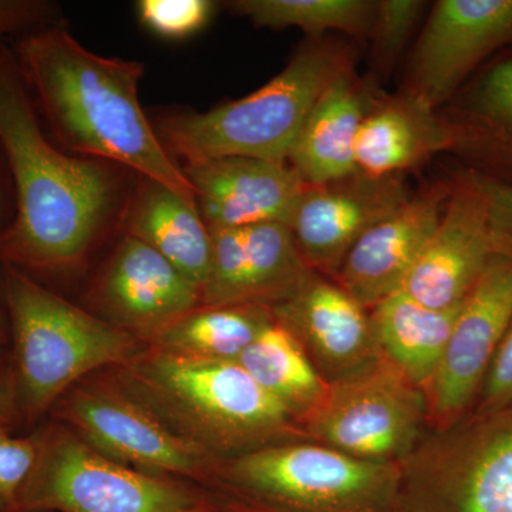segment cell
<instances>
[{
	"label": "cell",
	"instance_id": "obj_34",
	"mask_svg": "<svg viewBox=\"0 0 512 512\" xmlns=\"http://www.w3.org/2000/svg\"><path fill=\"white\" fill-rule=\"evenodd\" d=\"M18 424V393L12 356H6L0 349V430L13 431Z\"/></svg>",
	"mask_w": 512,
	"mask_h": 512
},
{
	"label": "cell",
	"instance_id": "obj_23",
	"mask_svg": "<svg viewBox=\"0 0 512 512\" xmlns=\"http://www.w3.org/2000/svg\"><path fill=\"white\" fill-rule=\"evenodd\" d=\"M274 320L271 308L258 303L200 305L161 333L148 348L191 362L237 363Z\"/></svg>",
	"mask_w": 512,
	"mask_h": 512
},
{
	"label": "cell",
	"instance_id": "obj_30",
	"mask_svg": "<svg viewBox=\"0 0 512 512\" xmlns=\"http://www.w3.org/2000/svg\"><path fill=\"white\" fill-rule=\"evenodd\" d=\"M37 456L35 433L15 436L0 430V512H16L19 495L26 484Z\"/></svg>",
	"mask_w": 512,
	"mask_h": 512
},
{
	"label": "cell",
	"instance_id": "obj_13",
	"mask_svg": "<svg viewBox=\"0 0 512 512\" xmlns=\"http://www.w3.org/2000/svg\"><path fill=\"white\" fill-rule=\"evenodd\" d=\"M412 197L399 175L372 177L356 171L320 185H306L289 228L303 261L335 279L350 249Z\"/></svg>",
	"mask_w": 512,
	"mask_h": 512
},
{
	"label": "cell",
	"instance_id": "obj_14",
	"mask_svg": "<svg viewBox=\"0 0 512 512\" xmlns=\"http://www.w3.org/2000/svg\"><path fill=\"white\" fill-rule=\"evenodd\" d=\"M94 315L146 346L201 305V291L153 248L126 235L90 292Z\"/></svg>",
	"mask_w": 512,
	"mask_h": 512
},
{
	"label": "cell",
	"instance_id": "obj_11",
	"mask_svg": "<svg viewBox=\"0 0 512 512\" xmlns=\"http://www.w3.org/2000/svg\"><path fill=\"white\" fill-rule=\"evenodd\" d=\"M511 320L512 258L493 252L461 303L439 370L427 390L430 429H443L474 409Z\"/></svg>",
	"mask_w": 512,
	"mask_h": 512
},
{
	"label": "cell",
	"instance_id": "obj_8",
	"mask_svg": "<svg viewBox=\"0 0 512 512\" xmlns=\"http://www.w3.org/2000/svg\"><path fill=\"white\" fill-rule=\"evenodd\" d=\"M400 512H512V406L427 431L400 464Z\"/></svg>",
	"mask_w": 512,
	"mask_h": 512
},
{
	"label": "cell",
	"instance_id": "obj_32",
	"mask_svg": "<svg viewBox=\"0 0 512 512\" xmlns=\"http://www.w3.org/2000/svg\"><path fill=\"white\" fill-rule=\"evenodd\" d=\"M57 23L55 3L45 0H0V47L10 37L22 39Z\"/></svg>",
	"mask_w": 512,
	"mask_h": 512
},
{
	"label": "cell",
	"instance_id": "obj_24",
	"mask_svg": "<svg viewBox=\"0 0 512 512\" xmlns=\"http://www.w3.org/2000/svg\"><path fill=\"white\" fill-rule=\"evenodd\" d=\"M237 363L298 421L301 429L328 397L329 384L298 340L276 320L259 333Z\"/></svg>",
	"mask_w": 512,
	"mask_h": 512
},
{
	"label": "cell",
	"instance_id": "obj_12",
	"mask_svg": "<svg viewBox=\"0 0 512 512\" xmlns=\"http://www.w3.org/2000/svg\"><path fill=\"white\" fill-rule=\"evenodd\" d=\"M512 46V0H440L410 69V96L436 110L478 66Z\"/></svg>",
	"mask_w": 512,
	"mask_h": 512
},
{
	"label": "cell",
	"instance_id": "obj_37",
	"mask_svg": "<svg viewBox=\"0 0 512 512\" xmlns=\"http://www.w3.org/2000/svg\"><path fill=\"white\" fill-rule=\"evenodd\" d=\"M0 338H2V330H0Z\"/></svg>",
	"mask_w": 512,
	"mask_h": 512
},
{
	"label": "cell",
	"instance_id": "obj_21",
	"mask_svg": "<svg viewBox=\"0 0 512 512\" xmlns=\"http://www.w3.org/2000/svg\"><path fill=\"white\" fill-rule=\"evenodd\" d=\"M127 235L167 259L202 292L211 265V235L197 204L143 178L126 215Z\"/></svg>",
	"mask_w": 512,
	"mask_h": 512
},
{
	"label": "cell",
	"instance_id": "obj_35",
	"mask_svg": "<svg viewBox=\"0 0 512 512\" xmlns=\"http://www.w3.org/2000/svg\"><path fill=\"white\" fill-rule=\"evenodd\" d=\"M188 512H268L239 495L211 485L207 497L194 510Z\"/></svg>",
	"mask_w": 512,
	"mask_h": 512
},
{
	"label": "cell",
	"instance_id": "obj_19",
	"mask_svg": "<svg viewBox=\"0 0 512 512\" xmlns=\"http://www.w3.org/2000/svg\"><path fill=\"white\" fill-rule=\"evenodd\" d=\"M460 147L453 121L439 119L434 110L404 94L370 106L356 138V168L372 177H390Z\"/></svg>",
	"mask_w": 512,
	"mask_h": 512
},
{
	"label": "cell",
	"instance_id": "obj_7",
	"mask_svg": "<svg viewBox=\"0 0 512 512\" xmlns=\"http://www.w3.org/2000/svg\"><path fill=\"white\" fill-rule=\"evenodd\" d=\"M33 433L35 466L16 512H188L211 488L123 466L53 419Z\"/></svg>",
	"mask_w": 512,
	"mask_h": 512
},
{
	"label": "cell",
	"instance_id": "obj_22",
	"mask_svg": "<svg viewBox=\"0 0 512 512\" xmlns=\"http://www.w3.org/2000/svg\"><path fill=\"white\" fill-rule=\"evenodd\" d=\"M460 306L437 311L399 291L370 309L383 356L426 393L439 370Z\"/></svg>",
	"mask_w": 512,
	"mask_h": 512
},
{
	"label": "cell",
	"instance_id": "obj_28",
	"mask_svg": "<svg viewBox=\"0 0 512 512\" xmlns=\"http://www.w3.org/2000/svg\"><path fill=\"white\" fill-rule=\"evenodd\" d=\"M215 3L210 0H141L137 3L141 23L165 39H184L200 32L210 22Z\"/></svg>",
	"mask_w": 512,
	"mask_h": 512
},
{
	"label": "cell",
	"instance_id": "obj_5",
	"mask_svg": "<svg viewBox=\"0 0 512 512\" xmlns=\"http://www.w3.org/2000/svg\"><path fill=\"white\" fill-rule=\"evenodd\" d=\"M349 72L342 49L313 43L296 53L271 82L244 99L207 113L170 116L158 126L168 153L185 164L225 157L288 163L296 138L322 93Z\"/></svg>",
	"mask_w": 512,
	"mask_h": 512
},
{
	"label": "cell",
	"instance_id": "obj_20",
	"mask_svg": "<svg viewBox=\"0 0 512 512\" xmlns=\"http://www.w3.org/2000/svg\"><path fill=\"white\" fill-rule=\"evenodd\" d=\"M370 106L350 70L322 93L289 153L288 163L303 183L326 184L356 173V138Z\"/></svg>",
	"mask_w": 512,
	"mask_h": 512
},
{
	"label": "cell",
	"instance_id": "obj_25",
	"mask_svg": "<svg viewBox=\"0 0 512 512\" xmlns=\"http://www.w3.org/2000/svg\"><path fill=\"white\" fill-rule=\"evenodd\" d=\"M461 147L490 164L512 170V56L491 64L464 97L454 120Z\"/></svg>",
	"mask_w": 512,
	"mask_h": 512
},
{
	"label": "cell",
	"instance_id": "obj_15",
	"mask_svg": "<svg viewBox=\"0 0 512 512\" xmlns=\"http://www.w3.org/2000/svg\"><path fill=\"white\" fill-rule=\"evenodd\" d=\"M491 255L484 177L468 171L453 184L439 227L402 291L437 311L457 308L476 285Z\"/></svg>",
	"mask_w": 512,
	"mask_h": 512
},
{
	"label": "cell",
	"instance_id": "obj_10",
	"mask_svg": "<svg viewBox=\"0 0 512 512\" xmlns=\"http://www.w3.org/2000/svg\"><path fill=\"white\" fill-rule=\"evenodd\" d=\"M84 443L134 470L212 485L220 461L167 429L110 369L74 384L49 414Z\"/></svg>",
	"mask_w": 512,
	"mask_h": 512
},
{
	"label": "cell",
	"instance_id": "obj_33",
	"mask_svg": "<svg viewBox=\"0 0 512 512\" xmlns=\"http://www.w3.org/2000/svg\"><path fill=\"white\" fill-rule=\"evenodd\" d=\"M484 177L488 198V227L494 254L512 258V184Z\"/></svg>",
	"mask_w": 512,
	"mask_h": 512
},
{
	"label": "cell",
	"instance_id": "obj_18",
	"mask_svg": "<svg viewBox=\"0 0 512 512\" xmlns=\"http://www.w3.org/2000/svg\"><path fill=\"white\" fill-rule=\"evenodd\" d=\"M453 184H436L412 195L350 249L335 281L360 305L372 309L402 291L421 252L439 227Z\"/></svg>",
	"mask_w": 512,
	"mask_h": 512
},
{
	"label": "cell",
	"instance_id": "obj_29",
	"mask_svg": "<svg viewBox=\"0 0 512 512\" xmlns=\"http://www.w3.org/2000/svg\"><path fill=\"white\" fill-rule=\"evenodd\" d=\"M426 9L420 0H380L376 2L372 33L375 53L382 66L392 64L409 42Z\"/></svg>",
	"mask_w": 512,
	"mask_h": 512
},
{
	"label": "cell",
	"instance_id": "obj_16",
	"mask_svg": "<svg viewBox=\"0 0 512 512\" xmlns=\"http://www.w3.org/2000/svg\"><path fill=\"white\" fill-rule=\"evenodd\" d=\"M271 311L328 384L356 375L383 356L369 309L335 279L312 272Z\"/></svg>",
	"mask_w": 512,
	"mask_h": 512
},
{
	"label": "cell",
	"instance_id": "obj_27",
	"mask_svg": "<svg viewBox=\"0 0 512 512\" xmlns=\"http://www.w3.org/2000/svg\"><path fill=\"white\" fill-rule=\"evenodd\" d=\"M228 8L258 28H298L319 36L340 30L352 36H370L376 2L369 0H235Z\"/></svg>",
	"mask_w": 512,
	"mask_h": 512
},
{
	"label": "cell",
	"instance_id": "obj_17",
	"mask_svg": "<svg viewBox=\"0 0 512 512\" xmlns=\"http://www.w3.org/2000/svg\"><path fill=\"white\" fill-rule=\"evenodd\" d=\"M202 220L210 228L291 222L306 184L289 163L225 157L184 165Z\"/></svg>",
	"mask_w": 512,
	"mask_h": 512
},
{
	"label": "cell",
	"instance_id": "obj_2",
	"mask_svg": "<svg viewBox=\"0 0 512 512\" xmlns=\"http://www.w3.org/2000/svg\"><path fill=\"white\" fill-rule=\"evenodd\" d=\"M13 56L63 150L127 165L197 204L138 100L143 64L96 55L59 23L19 39Z\"/></svg>",
	"mask_w": 512,
	"mask_h": 512
},
{
	"label": "cell",
	"instance_id": "obj_26",
	"mask_svg": "<svg viewBox=\"0 0 512 512\" xmlns=\"http://www.w3.org/2000/svg\"><path fill=\"white\" fill-rule=\"evenodd\" d=\"M244 238V299L274 308L298 291L312 269L303 261L291 228L265 222L242 228Z\"/></svg>",
	"mask_w": 512,
	"mask_h": 512
},
{
	"label": "cell",
	"instance_id": "obj_36",
	"mask_svg": "<svg viewBox=\"0 0 512 512\" xmlns=\"http://www.w3.org/2000/svg\"><path fill=\"white\" fill-rule=\"evenodd\" d=\"M2 150V148H0ZM0 221H2V190H0ZM2 234V232H0ZM2 311H0V330H2Z\"/></svg>",
	"mask_w": 512,
	"mask_h": 512
},
{
	"label": "cell",
	"instance_id": "obj_31",
	"mask_svg": "<svg viewBox=\"0 0 512 512\" xmlns=\"http://www.w3.org/2000/svg\"><path fill=\"white\" fill-rule=\"evenodd\" d=\"M512 406V320L497 352L471 412L490 413Z\"/></svg>",
	"mask_w": 512,
	"mask_h": 512
},
{
	"label": "cell",
	"instance_id": "obj_1",
	"mask_svg": "<svg viewBox=\"0 0 512 512\" xmlns=\"http://www.w3.org/2000/svg\"><path fill=\"white\" fill-rule=\"evenodd\" d=\"M0 148L15 215L0 234V264L25 274L72 271L89 255L116 200L97 161L63 153L43 134L13 50L0 47Z\"/></svg>",
	"mask_w": 512,
	"mask_h": 512
},
{
	"label": "cell",
	"instance_id": "obj_9",
	"mask_svg": "<svg viewBox=\"0 0 512 512\" xmlns=\"http://www.w3.org/2000/svg\"><path fill=\"white\" fill-rule=\"evenodd\" d=\"M306 440L372 463L400 466L430 430L429 397L387 357L329 384L302 427Z\"/></svg>",
	"mask_w": 512,
	"mask_h": 512
},
{
	"label": "cell",
	"instance_id": "obj_4",
	"mask_svg": "<svg viewBox=\"0 0 512 512\" xmlns=\"http://www.w3.org/2000/svg\"><path fill=\"white\" fill-rule=\"evenodd\" d=\"M0 289L12 332L20 424L35 426L74 384L126 365L148 348L18 269L3 266Z\"/></svg>",
	"mask_w": 512,
	"mask_h": 512
},
{
	"label": "cell",
	"instance_id": "obj_3",
	"mask_svg": "<svg viewBox=\"0 0 512 512\" xmlns=\"http://www.w3.org/2000/svg\"><path fill=\"white\" fill-rule=\"evenodd\" d=\"M110 370L167 429L220 463L306 440L298 421L238 363L191 362L146 348Z\"/></svg>",
	"mask_w": 512,
	"mask_h": 512
},
{
	"label": "cell",
	"instance_id": "obj_6",
	"mask_svg": "<svg viewBox=\"0 0 512 512\" xmlns=\"http://www.w3.org/2000/svg\"><path fill=\"white\" fill-rule=\"evenodd\" d=\"M212 485L268 512H400V466L308 440L222 461Z\"/></svg>",
	"mask_w": 512,
	"mask_h": 512
}]
</instances>
